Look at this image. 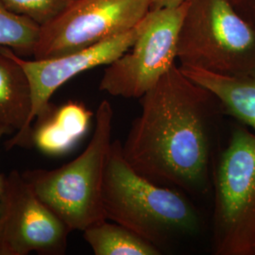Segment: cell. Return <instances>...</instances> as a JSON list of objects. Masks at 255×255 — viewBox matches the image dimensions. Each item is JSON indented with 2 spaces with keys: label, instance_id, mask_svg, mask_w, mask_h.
I'll return each instance as SVG.
<instances>
[{
  "label": "cell",
  "instance_id": "cell-1",
  "mask_svg": "<svg viewBox=\"0 0 255 255\" xmlns=\"http://www.w3.org/2000/svg\"><path fill=\"white\" fill-rule=\"evenodd\" d=\"M140 104L122 145L128 163L158 184L193 194L208 191L220 107L214 95L174 65Z\"/></svg>",
  "mask_w": 255,
  "mask_h": 255
},
{
  "label": "cell",
  "instance_id": "cell-2",
  "mask_svg": "<svg viewBox=\"0 0 255 255\" xmlns=\"http://www.w3.org/2000/svg\"><path fill=\"white\" fill-rule=\"evenodd\" d=\"M106 219L131 230L158 247L199 234L201 216L179 191L152 182L128 163L119 140L113 141L103 181Z\"/></svg>",
  "mask_w": 255,
  "mask_h": 255
},
{
  "label": "cell",
  "instance_id": "cell-3",
  "mask_svg": "<svg viewBox=\"0 0 255 255\" xmlns=\"http://www.w3.org/2000/svg\"><path fill=\"white\" fill-rule=\"evenodd\" d=\"M114 111L103 101L96 113L91 140L73 161L55 169H31L22 175L68 229L81 231L105 220L102 190L112 145Z\"/></svg>",
  "mask_w": 255,
  "mask_h": 255
},
{
  "label": "cell",
  "instance_id": "cell-4",
  "mask_svg": "<svg viewBox=\"0 0 255 255\" xmlns=\"http://www.w3.org/2000/svg\"><path fill=\"white\" fill-rule=\"evenodd\" d=\"M181 67L238 76L255 72V25L237 0H187L178 39Z\"/></svg>",
  "mask_w": 255,
  "mask_h": 255
},
{
  "label": "cell",
  "instance_id": "cell-5",
  "mask_svg": "<svg viewBox=\"0 0 255 255\" xmlns=\"http://www.w3.org/2000/svg\"><path fill=\"white\" fill-rule=\"evenodd\" d=\"M216 255H253L255 245V131H232L214 168Z\"/></svg>",
  "mask_w": 255,
  "mask_h": 255
},
{
  "label": "cell",
  "instance_id": "cell-6",
  "mask_svg": "<svg viewBox=\"0 0 255 255\" xmlns=\"http://www.w3.org/2000/svg\"><path fill=\"white\" fill-rule=\"evenodd\" d=\"M187 0L174 8L152 9L132 46L107 65L100 90L114 97L140 99L175 65Z\"/></svg>",
  "mask_w": 255,
  "mask_h": 255
},
{
  "label": "cell",
  "instance_id": "cell-7",
  "mask_svg": "<svg viewBox=\"0 0 255 255\" xmlns=\"http://www.w3.org/2000/svg\"><path fill=\"white\" fill-rule=\"evenodd\" d=\"M151 0H75L41 27L33 58L46 60L80 51L137 26Z\"/></svg>",
  "mask_w": 255,
  "mask_h": 255
},
{
  "label": "cell",
  "instance_id": "cell-8",
  "mask_svg": "<svg viewBox=\"0 0 255 255\" xmlns=\"http://www.w3.org/2000/svg\"><path fill=\"white\" fill-rule=\"evenodd\" d=\"M70 232L18 170L2 174L0 255H64Z\"/></svg>",
  "mask_w": 255,
  "mask_h": 255
},
{
  "label": "cell",
  "instance_id": "cell-9",
  "mask_svg": "<svg viewBox=\"0 0 255 255\" xmlns=\"http://www.w3.org/2000/svg\"><path fill=\"white\" fill-rule=\"evenodd\" d=\"M146 17L137 26L80 51L46 60H27L15 54L30 83L32 107L24 128L6 143L9 149L30 144L31 124L50 104L55 91L79 74L101 65H108L127 52L146 27Z\"/></svg>",
  "mask_w": 255,
  "mask_h": 255
},
{
  "label": "cell",
  "instance_id": "cell-10",
  "mask_svg": "<svg viewBox=\"0 0 255 255\" xmlns=\"http://www.w3.org/2000/svg\"><path fill=\"white\" fill-rule=\"evenodd\" d=\"M193 82L211 92L220 110L255 131V72L227 76L181 67Z\"/></svg>",
  "mask_w": 255,
  "mask_h": 255
},
{
  "label": "cell",
  "instance_id": "cell-11",
  "mask_svg": "<svg viewBox=\"0 0 255 255\" xmlns=\"http://www.w3.org/2000/svg\"><path fill=\"white\" fill-rule=\"evenodd\" d=\"M32 95L27 73L14 52L0 47V128L7 133L20 132L27 124Z\"/></svg>",
  "mask_w": 255,
  "mask_h": 255
},
{
  "label": "cell",
  "instance_id": "cell-12",
  "mask_svg": "<svg viewBox=\"0 0 255 255\" xmlns=\"http://www.w3.org/2000/svg\"><path fill=\"white\" fill-rule=\"evenodd\" d=\"M83 238L96 255H159L162 251L131 230L108 219L84 230Z\"/></svg>",
  "mask_w": 255,
  "mask_h": 255
},
{
  "label": "cell",
  "instance_id": "cell-13",
  "mask_svg": "<svg viewBox=\"0 0 255 255\" xmlns=\"http://www.w3.org/2000/svg\"><path fill=\"white\" fill-rule=\"evenodd\" d=\"M41 27L34 21L9 10L0 0V47L20 57L34 54Z\"/></svg>",
  "mask_w": 255,
  "mask_h": 255
},
{
  "label": "cell",
  "instance_id": "cell-14",
  "mask_svg": "<svg viewBox=\"0 0 255 255\" xmlns=\"http://www.w3.org/2000/svg\"><path fill=\"white\" fill-rule=\"evenodd\" d=\"M53 107L54 104L50 103L36 117V123L31 128L30 144L44 154L59 156L71 150L78 140L67 134L55 121Z\"/></svg>",
  "mask_w": 255,
  "mask_h": 255
},
{
  "label": "cell",
  "instance_id": "cell-15",
  "mask_svg": "<svg viewBox=\"0 0 255 255\" xmlns=\"http://www.w3.org/2000/svg\"><path fill=\"white\" fill-rule=\"evenodd\" d=\"M12 12L34 21L40 27L59 16L75 0H1Z\"/></svg>",
  "mask_w": 255,
  "mask_h": 255
},
{
  "label": "cell",
  "instance_id": "cell-16",
  "mask_svg": "<svg viewBox=\"0 0 255 255\" xmlns=\"http://www.w3.org/2000/svg\"><path fill=\"white\" fill-rule=\"evenodd\" d=\"M55 121L67 134L80 140L88 130L93 114L79 101H68L63 105L53 107Z\"/></svg>",
  "mask_w": 255,
  "mask_h": 255
},
{
  "label": "cell",
  "instance_id": "cell-17",
  "mask_svg": "<svg viewBox=\"0 0 255 255\" xmlns=\"http://www.w3.org/2000/svg\"><path fill=\"white\" fill-rule=\"evenodd\" d=\"M243 14L255 25V0H237Z\"/></svg>",
  "mask_w": 255,
  "mask_h": 255
},
{
  "label": "cell",
  "instance_id": "cell-18",
  "mask_svg": "<svg viewBox=\"0 0 255 255\" xmlns=\"http://www.w3.org/2000/svg\"><path fill=\"white\" fill-rule=\"evenodd\" d=\"M185 1L186 0H151V10L178 7Z\"/></svg>",
  "mask_w": 255,
  "mask_h": 255
},
{
  "label": "cell",
  "instance_id": "cell-19",
  "mask_svg": "<svg viewBox=\"0 0 255 255\" xmlns=\"http://www.w3.org/2000/svg\"><path fill=\"white\" fill-rule=\"evenodd\" d=\"M5 134H7V131H6L4 128H0V139L2 138L3 135H5ZM1 180H2V174L0 175V192H1Z\"/></svg>",
  "mask_w": 255,
  "mask_h": 255
},
{
  "label": "cell",
  "instance_id": "cell-20",
  "mask_svg": "<svg viewBox=\"0 0 255 255\" xmlns=\"http://www.w3.org/2000/svg\"><path fill=\"white\" fill-rule=\"evenodd\" d=\"M253 255H255V248H254V253H253Z\"/></svg>",
  "mask_w": 255,
  "mask_h": 255
}]
</instances>
